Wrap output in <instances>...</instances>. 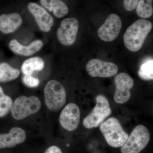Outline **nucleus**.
Returning a JSON list of instances; mask_svg holds the SVG:
<instances>
[{
	"label": "nucleus",
	"instance_id": "obj_1",
	"mask_svg": "<svg viewBox=\"0 0 153 153\" xmlns=\"http://www.w3.org/2000/svg\"><path fill=\"white\" fill-rule=\"evenodd\" d=\"M152 27V22L146 19H139L134 22L124 34V43L127 49L132 52L139 51Z\"/></svg>",
	"mask_w": 153,
	"mask_h": 153
},
{
	"label": "nucleus",
	"instance_id": "obj_2",
	"mask_svg": "<svg viewBox=\"0 0 153 153\" xmlns=\"http://www.w3.org/2000/svg\"><path fill=\"white\" fill-rule=\"evenodd\" d=\"M100 128L107 143L112 147L122 146L128 137V134L114 117L110 118L103 122L100 126Z\"/></svg>",
	"mask_w": 153,
	"mask_h": 153
},
{
	"label": "nucleus",
	"instance_id": "obj_3",
	"mask_svg": "<svg viewBox=\"0 0 153 153\" xmlns=\"http://www.w3.org/2000/svg\"><path fill=\"white\" fill-rule=\"evenodd\" d=\"M41 107V100L37 97L21 95L13 102L10 111L14 119L20 120L37 113Z\"/></svg>",
	"mask_w": 153,
	"mask_h": 153
},
{
	"label": "nucleus",
	"instance_id": "obj_4",
	"mask_svg": "<svg viewBox=\"0 0 153 153\" xmlns=\"http://www.w3.org/2000/svg\"><path fill=\"white\" fill-rule=\"evenodd\" d=\"M44 93L45 104L51 111H58L65 105L66 100V90L57 80H49L44 87Z\"/></svg>",
	"mask_w": 153,
	"mask_h": 153
},
{
	"label": "nucleus",
	"instance_id": "obj_5",
	"mask_svg": "<svg viewBox=\"0 0 153 153\" xmlns=\"http://www.w3.org/2000/svg\"><path fill=\"white\" fill-rule=\"evenodd\" d=\"M96 104L93 110L83 121V125L88 129L100 126L111 114L109 102L104 95L100 94L96 98Z\"/></svg>",
	"mask_w": 153,
	"mask_h": 153
},
{
	"label": "nucleus",
	"instance_id": "obj_6",
	"mask_svg": "<svg viewBox=\"0 0 153 153\" xmlns=\"http://www.w3.org/2000/svg\"><path fill=\"white\" fill-rule=\"evenodd\" d=\"M150 138L149 131L145 126H137L125 143L122 146V153H140L146 147Z\"/></svg>",
	"mask_w": 153,
	"mask_h": 153
},
{
	"label": "nucleus",
	"instance_id": "obj_7",
	"mask_svg": "<svg viewBox=\"0 0 153 153\" xmlns=\"http://www.w3.org/2000/svg\"><path fill=\"white\" fill-rule=\"evenodd\" d=\"M79 27V22L75 18L64 19L57 32V38L60 44L65 46H70L74 44Z\"/></svg>",
	"mask_w": 153,
	"mask_h": 153
},
{
	"label": "nucleus",
	"instance_id": "obj_8",
	"mask_svg": "<svg viewBox=\"0 0 153 153\" xmlns=\"http://www.w3.org/2000/svg\"><path fill=\"white\" fill-rule=\"evenodd\" d=\"M122 23L120 17L117 14H110L104 24L100 27L97 35L102 41L111 42L115 40L120 33Z\"/></svg>",
	"mask_w": 153,
	"mask_h": 153
},
{
	"label": "nucleus",
	"instance_id": "obj_9",
	"mask_svg": "<svg viewBox=\"0 0 153 153\" xmlns=\"http://www.w3.org/2000/svg\"><path fill=\"white\" fill-rule=\"evenodd\" d=\"M116 85L114 100L117 103L123 104L128 101L131 96L130 90L134 85V80L127 73L118 74L114 79Z\"/></svg>",
	"mask_w": 153,
	"mask_h": 153
},
{
	"label": "nucleus",
	"instance_id": "obj_10",
	"mask_svg": "<svg viewBox=\"0 0 153 153\" xmlns=\"http://www.w3.org/2000/svg\"><path fill=\"white\" fill-rule=\"evenodd\" d=\"M88 73L92 77H109L117 74L116 64L97 59L91 60L86 65Z\"/></svg>",
	"mask_w": 153,
	"mask_h": 153
},
{
	"label": "nucleus",
	"instance_id": "obj_11",
	"mask_svg": "<svg viewBox=\"0 0 153 153\" xmlns=\"http://www.w3.org/2000/svg\"><path fill=\"white\" fill-rule=\"evenodd\" d=\"M80 119V110L75 103H69L62 110L59 117V122L63 128L73 131L79 126Z\"/></svg>",
	"mask_w": 153,
	"mask_h": 153
},
{
	"label": "nucleus",
	"instance_id": "obj_12",
	"mask_svg": "<svg viewBox=\"0 0 153 153\" xmlns=\"http://www.w3.org/2000/svg\"><path fill=\"white\" fill-rule=\"evenodd\" d=\"M28 9L35 18L40 30L44 33L49 32L54 24L53 17L45 9L36 3H29Z\"/></svg>",
	"mask_w": 153,
	"mask_h": 153
},
{
	"label": "nucleus",
	"instance_id": "obj_13",
	"mask_svg": "<svg viewBox=\"0 0 153 153\" xmlns=\"http://www.w3.org/2000/svg\"><path fill=\"white\" fill-rule=\"evenodd\" d=\"M26 132L21 128L14 127L8 133L0 134V149L14 147L26 140Z\"/></svg>",
	"mask_w": 153,
	"mask_h": 153
},
{
	"label": "nucleus",
	"instance_id": "obj_14",
	"mask_svg": "<svg viewBox=\"0 0 153 153\" xmlns=\"http://www.w3.org/2000/svg\"><path fill=\"white\" fill-rule=\"evenodd\" d=\"M23 20L20 14L12 13L0 15V32L4 34L13 33L22 25Z\"/></svg>",
	"mask_w": 153,
	"mask_h": 153
},
{
	"label": "nucleus",
	"instance_id": "obj_15",
	"mask_svg": "<svg viewBox=\"0 0 153 153\" xmlns=\"http://www.w3.org/2000/svg\"><path fill=\"white\" fill-rule=\"evenodd\" d=\"M43 46V42L39 40L33 41L28 46H24L16 39H13L10 41L9 44V48L12 52L24 56L33 55L41 50Z\"/></svg>",
	"mask_w": 153,
	"mask_h": 153
},
{
	"label": "nucleus",
	"instance_id": "obj_16",
	"mask_svg": "<svg viewBox=\"0 0 153 153\" xmlns=\"http://www.w3.org/2000/svg\"><path fill=\"white\" fill-rule=\"evenodd\" d=\"M40 2L57 18H63L68 13V7L61 0H40Z\"/></svg>",
	"mask_w": 153,
	"mask_h": 153
},
{
	"label": "nucleus",
	"instance_id": "obj_17",
	"mask_svg": "<svg viewBox=\"0 0 153 153\" xmlns=\"http://www.w3.org/2000/svg\"><path fill=\"white\" fill-rule=\"evenodd\" d=\"M45 63L40 57H33L24 61L22 66V71L24 75H32L35 71L44 69Z\"/></svg>",
	"mask_w": 153,
	"mask_h": 153
},
{
	"label": "nucleus",
	"instance_id": "obj_18",
	"mask_svg": "<svg viewBox=\"0 0 153 153\" xmlns=\"http://www.w3.org/2000/svg\"><path fill=\"white\" fill-rule=\"evenodd\" d=\"M20 74L19 69L13 68L8 63L0 64V82H9L16 79Z\"/></svg>",
	"mask_w": 153,
	"mask_h": 153
},
{
	"label": "nucleus",
	"instance_id": "obj_19",
	"mask_svg": "<svg viewBox=\"0 0 153 153\" xmlns=\"http://www.w3.org/2000/svg\"><path fill=\"white\" fill-rule=\"evenodd\" d=\"M153 0H140L137 6V14L141 18H149L152 16Z\"/></svg>",
	"mask_w": 153,
	"mask_h": 153
},
{
	"label": "nucleus",
	"instance_id": "obj_20",
	"mask_svg": "<svg viewBox=\"0 0 153 153\" xmlns=\"http://www.w3.org/2000/svg\"><path fill=\"white\" fill-rule=\"evenodd\" d=\"M13 101L10 97L5 94L0 86V117L5 116L11 110Z\"/></svg>",
	"mask_w": 153,
	"mask_h": 153
},
{
	"label": "nucleus",
	"instance_id": "obj_21",
	"mask_svg": "<svg viewBox=\"0 0 153 153\" xmlns=\"http://www.w3.org/2000/svg\"><path fill=\"white\" fill-rule=\"evenodd\" d=\"M153 59H148L141 65L138 71L139 76L143 80H153Z\"/></svg>",
	"mask_w": 153,
	"mask_h": 153
},
{
	"label": "nucleus",
	"instance_id": "obj_22",
	"mask_svg": "<svg viewBox=\"0 0 153 153\" xmlns=\"http://www.w3.org/2000/svg\"><path fill=\"white\" fill-rule=\"evenodd\" d=\"M22 80L25 85L30 88L37 87L40 84L39 79L32 75H24Z\"/></svg>",
	"mask_w": 153,
	"mask_h": 153
},
{
	"label": "nucleus",
	"instance_id": "obj_23",
	"mask_svg": "<svg viewBox=\"0 0 153 153\" xmlns=\"http://www.w3.org/2000/svg\"><path fill=\"white\" fill-rule=\"evenodd\" d=\"M139 0H123L124 8L128 11H133L136 8Z\"/></svg>",
	"mask_w": 153,
	"mask_h": 153
},
{
	"label": "nucleus",
	"instance_id": "obj_24",
	"mask_svg": "<svg viewBox=\"0 0 153 153\" xmlns=\"http://www.w3.org/2000/svg\"><path fill=\"white\" fill-rule=\"evenodd\" d=\"M44 153H62V152L57 146H53L48 148Z\"/></svg>",
	"mask_w": 153,
	"mask_h": 153
}]
</instances>
